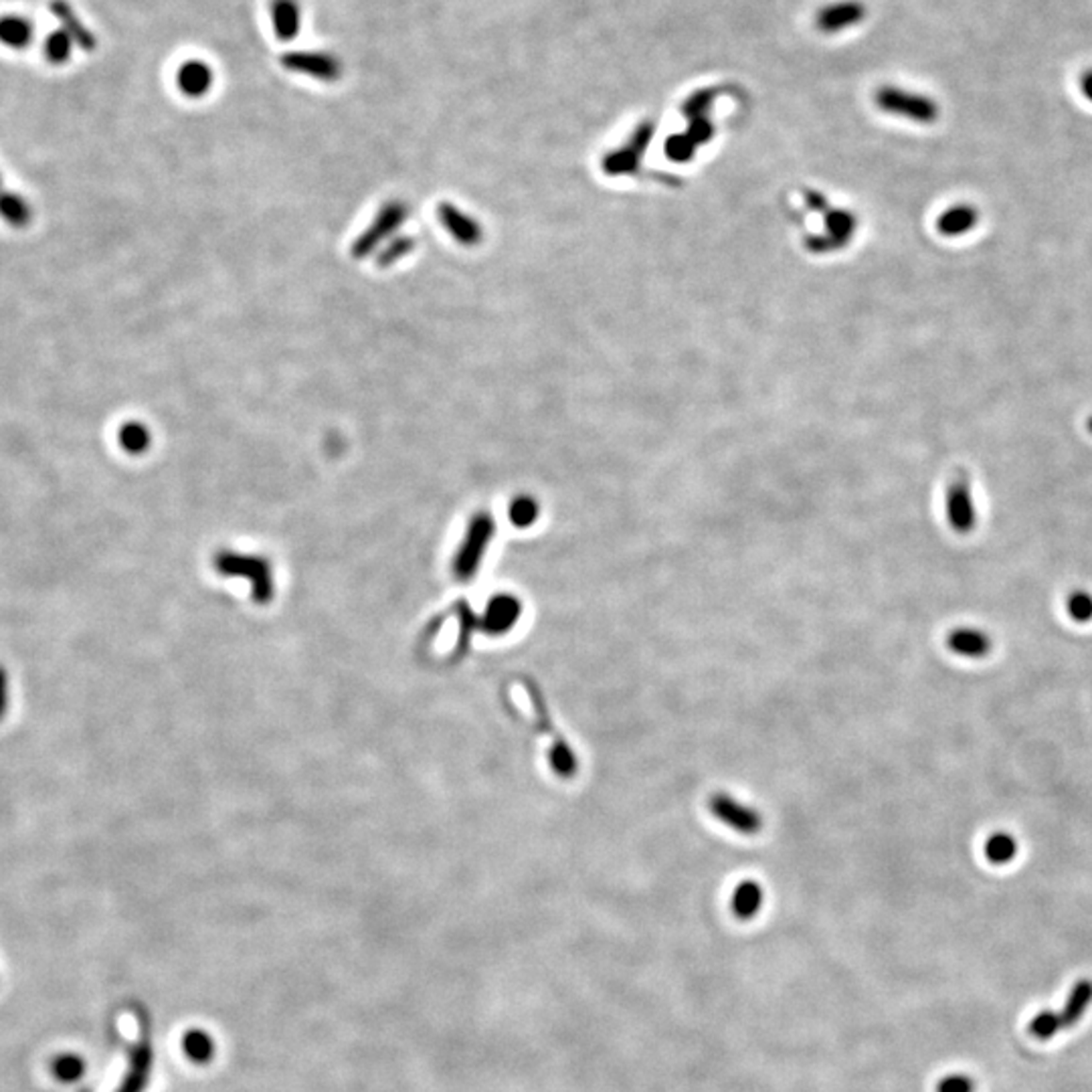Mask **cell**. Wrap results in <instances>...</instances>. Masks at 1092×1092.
I'll list each match as a JSON object with an SVG mask.
<instances>
[{
    "label": "cell",
    "instance_id": "5",
    "mask_svg": "<svg viewBox=\"0 0 1092 1092\" xmlns=\"http://www.w3.org/2000/svg\"><path fill=\"white\" fill-rule=\"evenodd\" d=\"M280 63L289 73L308 75L324 83H336L344 75L342 61L324 51H289L282 55Z\"/></svg>",
    "mask_w": 1092,
    "mask_h": 1092
},
{
    "label": "cell",
    "instance_id": "34",
    "mask_svg": "<svg viewBox=\"0 0 1092 1092\" xmlns=\"http://www.w3.org/2000/svg\"><path fill=\"white\" fill-rule=\"evenodd\" d=\"M686 134L693 138V142L696 146H702V144H709L712 140L714 126L709 118H696V120H690Z\"/></svg>",
    "mask_w": 1092,
    "mask_h": 1092
},
{
    "label": "cell",
    "instance_id": "8",
    "mask_svg": "<svg viewBox=\"0 0 1092 1092\" xmlns=\"http://www.w3.org/2000/svg\"><path fill=\"white\" fill-rule=\"evenodd\" d=\"M866 15L868 10L860 0H839V3L825 5L815 15V26L825 35H834L858 24L866 19Z\"/></svg>",
    "mask_w": 1092,
    "mask_h": 1092
},
{
    "label": "cell",
    "instance_id": "23",
    "mask_svg": "<svg viewBox=\"0 0 1092 1092\" xmlns=\"http://www.w3.org/2000/svg\"><path fill=\"white\" fill-rule=\"evenodd\" d=\"M118 444L123 451H128L132 455H140V453L148 451V448L152 444V435H150L148 427L144 423L128 421L120 427Z\"/></svg>",
    "mask_w": 1092,
    "mask_h": 1092
},
{
    "label": "cell",
    "instance_id": "10",
    "mask_svg": "<svg viewBox=\"0 0 1092 1092\" xmlns=\"http://www.w3.org/2000/svg\"><path fill=\"white\" fill-rule=\"evenodd\" d=\"M947 516L953 530L971 532L975 527V508L971 500L970 481L957 478L947 490Z\"/></svg>",
    "mask_w": 1092,
    "mask_h": 1092
},
{
    "label": "cell",
    "instance_id": "17",
    "mask_svg": "<svg viewBox=\"0 0 1092 1092\" xmlns=\"http://www.w3.org/2000/svg\"><path fill=\"white\" fill-rule=\"evenodd\" d=\"M763 906V888L755 880H742L732 892L730 908L739 921H751Z\"/></svg>",
    "mask_w": 1092,
    "mask_h": 1092
},
{
    "label": "cell",
    "instance_id": "11",
    "mask_svg": "<svg viewBox=\"0 0 1092 1092\" xmlns=\"http://www.w3.org/2000/svg\"><path fill=\"white\" fill-rule=\"evenodd\" d=\"M49 10H51V15L61 23L63 31L73 39L75 47L88 51V53L98 49V39H95V35L88 29L86 24H83V21L75 12V8L69 5L67 0H51Z\"/></svg>",
    "mask_w": 1092,
    "mask_h": 1092
},
{
    "label": "cell",
    "instance_id": "25",
    "mask_svg": "<svg viewBox=\"0 0 1092 1092\" xmlns=\"http://www.w3.org/2000/svg\"><path fill=\"white\" fill-rule=\"evenodd\" d=\"M73 39L69 37L63 29H57L47 35L45 43H43V53H45V59L55 65V67H61L65 63L72 61V55H73Z\"/></svg>",
    "mask_w": 1092,
    "mask_h": 1092
},
{
    "label": "cell",
    "instance_id": "35",
    "mask_svg": "<svg viewBox=\"0 0 1092 1092\" xmlns=\"http://www.w3.org/2000/svg\"><path fill=\"white\" fill-rule=\"evenodd\" d=\"M1068 611L1076 621H1088L1092 617V597L1088 593H1074L1068 601Z\"/></svg>",
    "mask_w": 1092,
    "mask_h": 1092
},
{
    "label": "cell",
    "instance_id": "13",
    "mask_svg": "<svg viewBox=\"0 0 1092 1092\" xmlns=\"http://www.w3.org/2000/svg\"><path fill=\"white\" fill-rule=\"evenodd\" d=\"M522 613V605L513 595H497L490 601L486 615L481 619V627L488 633L500 635L513 629Z\"/></svg>",
    "mask_w": 1092,
    "mask_h": 1092
},
{
    "label": "cell",
    "instance_id": "21",
    "mask_svg": "<svg viewBox=\"0 0 1092 1092\" xmlns=\"http://www.w3.org/2000/svg\"><path fill=\"white\" fill-rule=\"evenodd\" d=\"M949 647L955 654H961L967 658H984L991 649V642H989L987 635L981 633V631L957 629V631L951 633Z\"/></svg>",
    "mask_w": 1092,
    "mask_h": 1092
},
{
    "label": "cell",
    "instance_id": "30",
    "mask_svg": "<svg viewBox=\"0 0 1092 1092\" xmlns=\"http://www.w3.org/2000/svg\"><path fill=\"white\" fill-rule=\"evenodd\" d=\"M183 1048L192 1062H206L213 1056V1042L209 1035L201 1030H190L188 1034H185Z\"/></svg>",
    "mask_w": 1092,
    "mask_h": 1092
},
{
    "label": "cell",
    "instance_id": "33",
    "mask_svg": "<svg viewBox=\"0 0 1092 1092\" xmlns=\"http://www.w3.org/2000/svg\"><path fill=\"white\" fill-rule=\"evenodd\" d=\"M937 1092H975V1081L970 1074H949L937 1083Z\"/></svg>",
    "mask_w": 1092,
    "mask_h": 1092
},
{
    "label": "cell",
    "instance_id": "9",
    "mask_svg": "<svg viewBox=\"0 0 1092 1092\" xmlns=\"http://www.w3.org/2000/svg\"><path fill=\"white\" fill-rule=\"evenodd\" d=\"M437 217H439V223L444 225L451 237L465 245V247H476L481 243L483 239V229L478 223L474 217H469L467 213H464L458 206L451 204V203H441L437 206Z\"/></svg>",
    "mask_w": 1092,
    "mask_h": 1092
},
{
    "label": "cell",
    "instance_id": "4",
    "mask_svg": "<svg viewBox=\"0 0 1092 1092\" xmlns=\"http://www.w3.org/2000/svg\"><path fill=\"white\" fill-rule=\"evenodd\" d=\"M874 102L882 112L919 123H933L938 118V106L935 100L894 86L880 88L874 95Z\"/></svg>",
    "mask_w": 1092,
    "mask_h": 1092
},
{
    "label": "cell",
    "instance_id": "20",
    "mask_svg": "<svg viewBox=\"0 0 1092 1092\" xmlns=\"http://www.w3.org/2000/svg\"><path fill=\"white\" fill-rule=\"evenodd\" d=\"M150 1070H152V1050L148 1046H138L132 1054L130 1070L116 1092H144Z\"/></svg>",
    "mask_w": 1092,
    "mask_h": 1092
},
{
    "label": "cell",
    "instance_id": "32",
    "mask_svg": "<svg viewBox=\"0 0 1092 1092\" xmlns=\"http://www.w3.org/2000/svg\"><path fill=\"white\" fill-rule=\"evenodd\" d=\"M714 98H716V90H698L696 93L690 95V98L684 102V106H682L684 116L688 120L709 118Z\"/></svg>",
    "mask_w": 1092,
    "mask_h": 1092
},
{
    "label": "cell",
    "instance_id": "7",
    "mask_svg": "<svg viewBox=\"0 0 1092 1092\" xmlns=\"http://www.w3.org/2000/svg\"><path fill=\"white\" fill-rule=\"evenodd\" d=\"M710 811L718 822L726 823L730 829H735L742 836H755L763 827L761 813L726 793H716L710 797Z\"/></svg>",
    "mask_w": 1092,
    "mask_h": 1092
},
{
    "label": "cell",
    "instance_id": "36",
    "mask_svg": "<svg viewBox=\"0 0 1092 1092\" xmlns=\"http://www.w3.org/2000/svg\"><path fill=\"white\" fill-rule=\"evenodd\" d=\"M10 702V680L5 666H0V721H3Z\"/></svg>",
    "mask_w": 1092,
    "mask_h": 1092
},
{
    "label": "cell",
    "instance_id": "28",
    "mask_svg": "<svg viewBox=\"0 0 1092 1092\" xmlns=\"http://www.w3.org/2000/svg\"><path fill=\"white\" fill-rule=\"evenodd\" d=\"M1016 852H1018L1016 839L1007 834H995L986 844V856L991 864H1007L1016 858Z\"/></svg>",
    "mask_w": 1092,
    "mask_h": 1092
},
{
    "label": "cell",
    "instance_id": "38",
    "mask_svg": "<svg viewBox=\"0 0 1092 1092\" xmlns=\"http://www.w3.org/2000/svg\"><path fill=\"white\" fill-rule=\"evenodd\" d=\"M1083 91H1084L1086 98L1092 102V72H1086L1083 75Z\"/></svg>",
    "mask_w": 1092,
    "mask_h": 1092
},
{
    "label": "cell",
    "instance_id": "16",
    "mask_svg": "<svg viewBox=\"0 0 1092 1092\" xmlns=\"http://www.w3.org/2000/svg\"><path fill=\"white\" fill-rule=\"evenodd\" d=\"M35 26L33 21L21 15L0 17V45L12 51H24L33 45Z\"/></svg>",
    "mask_w": 1092,
    "mask_h": 1092
},
{
    "label": "cell",
    "instance_id": "19",
    "mask_svg": "<svg viewBox=\"0 0 1092 1092\" xmlns=\"http://www.w3.org/2000/svg\"><path fill=\"white\" fill-rule=\"evenodd\" d=\"M977 220H979V215L973 206L957 204L938 217L937 229H938V233H943L945 237H959V235L971 231L977 225Z\"/></svg>",
    "mask_w": 1092,
    "mask_h": 1092
},
{
    "label": "cell",
    "instance_id": "18",
    "mask_svg": "<svg viewBox=\"0 0 1092 1092\" xmlns=\"http://www.w3.org/2000/svg\"><path fill=\"white\" fill-rule=\"evenodd\" d=\"M1090 1003H1092V979L1076 981L1074 987L1070 989L1067 1003H1064L1062 1010L1056 1012L1062 1030H1068L1074 1024H1078Z\"/></svg>",
    "mask_w": 1092,
    "mask_h": 1092
},
{
    "label": "cell",
    "instance_id": "3",
    "mask_svg": "<svg viewBox=\"0 0 1092 1092\" xmlns=\"http://www.w3.org/2000/svg\"><path fill=\"white\" fill-rule=\"evenodd\" d=\"M496 534V522L488 513H478L467 524L464 541L455 555V575L467 580L480 569L481 557Z\"/></svg>",
    "mask_w": 1092,
    "mask_h": 1092
},
{
    "label": "cell",
    "instance_id": "22",
    "mask_svg": "<svg viewBox=\"0 0 1092 1092\" xmlns=\"http://www.w3.org/2000/svg\"><path fill=\"white\" fill-rule=\"evenodd\" d=\"M0 217H3L5 223H8L10 227L23 229L31 223L33 209L31 204L26 203V199L17 195V192L0 190Z\"/></svg>",
    "mask_w": 1092,
    "mask_h": 1092
},
{
    "label": "cell",
    "instance_id": "37",
    "mask_svg": "<svg viewBox=\"0 0 1092 1092\" xmlns=\"http://www.w3.org/2000/svg\"><path fill=\"white\" fill-rule=\"evenodd\" d=\"M807 203L813 206V209H820V211L825 209V201L822 195H818V192H807Z\"/></svg>",
    "mask_w": 1092,
    "mask_h": 1092
},
{
    "label": "cell",
    "instance_id": "26",
    "mask_svg": "<svg viewBox=\"0 0 1092 1092\" xmlns=\"http://www.w3.org/2000/svg\"><path fill=\"white\" fill-rule=\"evenodd\" d=\"M51 1072L61 1083H77L86 1072V1062L77 1054H59L51 1062Z\"/></svg>",
    "mask_w": 1092,
    "mask_h": 1092
},
{
    "label": "cell",
    "instance_id": "14",
    "mask_svg": "<svg viewBox=\"0 0 1092 1092\" xmlns=\"http://www.w3.org/2000/svg\"><path fill=\"white\" fill-rule=\"evenodd\" d=\"M825 237L809 239L807 245L811 252H823V249H838L844 247L854 235L856 217L848 211H834L825 219Z\"/></svg>",
    "mask_w": 1092,
    "mask_h": 1092
},
{
    "label": "cell",
    "instance_id": "29",
    "mask_svg": "<svg viewBox=\"0 0 1092 1092\" xmlns=\"http://www.w3.org/2000/svg\"><path fill=\"white\" fill-rule=\"evenodd\" d=\"M508 516L516 529H529L538 518V504L530 496H520L510 504Z\"/></svg>",
    "mask_w": 1092,
    "mask_h": 1092
},
{
    "label": "cell",
    "instance_id": "2",
    "mask_svg": "<svg viewBox=\"0 0 1092 1092\" xmlns=\"http://www.w3.org/2000/svg\"><path fill=\"white\" fill-rule=\"evenodd\" d=\"M215 569L225 577H245L253 585V599L257 603H266L273 595L271 569L266 559L223 550L215 557Z\"/></svg>",
    "mask_w": 1092,
    "mask_h": 1092
},
{
    "label": "cell",
    "instance_id": "1",
    "mask_svg": "<svg viewBox=\"0 0 1092 1092\" xmlns=\"http://www.w3.org/2000/svg\"><path fill=\"white\" fill-rule=\"evenodd\" d=\"M409 217V206L403 201H389L377 213L375 220L358 235L352 243L350 253L354 259H365L375 255L379 249L393 237V233L400 229Z\"/></svg>",
    "mask_w": 1092,
    "mask_h": 1092
},
{
    "label": "cell",
    "instance_id": "6",
    "mask_svg": "<svg viewBox=\"0 0 1092 1092\" xmlns=\"http://www.w3.org/2000/svg\"><path fill=\"white\" fill-rule=\"evenodd\" d=\"M654 130L656 128H654L652 122L640 123V126L635 128V132L631 134L626 146L610 152V155L603 158V162H601L603 172L610 174V176L635 172V169H638L642 158H644V152L647 150L649 142H652Z\"/></svg>",
    "mask_w": 1092,
    "mask_h": 1092
},
{
    "label": "cell",
    "instance_id": "24",
    "mask_svg": "<svg viewBox=\"0 0 1092 1092\" xmlns=\"http://www.w3.org/2000/svg\"><path fill=\"white\" fill-rule=\"evenodd\" d=\"M415 247H417V241H415L413 237H409V235H397V237L386 241L379 249V252L375 253L377 255V266L381 269L391 268V266L397 264V261H400V259H405L407 255H411L415 252Z\"/></svg>",
    "mask_w": 1092,
    "mask_h": 1092
},
{
    "label": "cell",
    "instance_id": "15",
    "mask_svg": "<svg viewBox=\"0 0 1092 1092\" xmlns=\"http://www.w3.org/2000/svg\"><path fill=\"white\" fill-rule=\"evenodd\" d=\"M273 33L284 43L294 41L302 29V8L298 0H271Z\"/></svg>",
    "mask_w": 1092,
    "mask_h": 1092
},
{
    "label": "cell",
    "instance_id": "40",
    "mask_svg": "<svg viewBox=\"0 0 1092 1092\" xmlns=\"http://www.w3.org/2000/svg\"><path fill=\"white\" fill-rule=\"evenodd\" d=\"M0 190H3V178H0Z\"/></svg>",
    "mask_w": 1092,
    "mask_h": 1092
},
{
    "label": "cell",
    "instance_id": "27",
    "mask_svg": "<svg viewBox=\"0 0 1092 1092\" xmlns=\"http://www.w3.org/2000/svg\"><path fill=\"white\" fill-rule=\"evenodd\" d=\"M1058 1032H1062V1026L1056 1010H1044L1038 1016H1034L1028 1024V1034L1038 1042L1052 1040Z\"/></svg>",
    "mask_w": 1092,
    "mask_h": 1092
},
{
    "label": "cell",
    "instance_id": "39",
    "mask_svg": "<svg viewBox=\"0 0 1092 1092\" xmlns=\"http://www.w3.org/2000/svg\"><path fill=\"white\" fill-rule=\"evenodd\" d=\"M1086 427H1088V432H1090V433H1092V417H1090V419H1088V421H1086Z\"/></svg>",
    "mask_w": 1092,
    "mask_h": 1092
},
{
    "label": "cell",
    "instance_id": "12",
    "mask_svg": "<svg viewBox=\"0 0 1092 1092\" xmlns=\"http://www.w3.org/2000/svg\"><path fill=\"white\" fill-rule=\"evenodd\" d=\"M213 81H215L213 69L199 59L185 61L176 72V86L181 90V93L190 100L204 98V95L211 91Z\"/></svg>",
    "mask_w": 1092,
    "mask_h": 1092
},
{
    "label": "cell",
    "instance_id": "31",
    "mask_svg": "<svg viewBox=\"0 0 1092 1092\" xmlns=\"http://www.w3.org/2000/svg\"><path fill=\"white\" fill-rule=\"evenodd\" d=\"M696 144L693 142V138H690L686 132L682 134H674L670 136L666 144H663V152H666V156L674 162H688L694 158V152H696Z\"/></svg>",
    "mask_w": 1092,
    "mask_h": 1092
}]
</instances>
